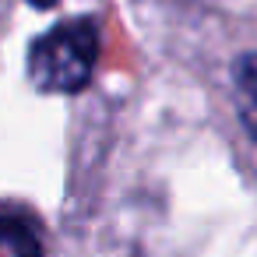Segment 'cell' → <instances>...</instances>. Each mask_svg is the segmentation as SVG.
Listing matches in <instances>:
<instances>
[{"label": "cell", "mask_w": 257, "mask_h": 257, "mask_svg": "<svg viewBox=\"0 0 257 257\" xmlns=\"http://www.w3.org/2000/svg\"><path fill=\"white\" fill-rule=\"evenodd\" d=\"M99 60V25L92 18H71L46 36H39L29 50L25 71L39 92H81L92 81Z\"/></svg>", "instance_id": "obj_1"}, {"label": "cell", "mask_w": 257, "mask_h": 257, "mask_svg": "<svg viewBox=\"0 0 257 257\" xmlns=\"http://www.w3.org/2000/svg\"><path fill=\"white\" fill-rule=\"evenodd\" d=\"M0 257H43V239L32 218L0 211Z\"/></svg>", "instance_id": "obj_2"}, {"label": "cell", "mask_w": 257, "mask_h": 257, "mask_svg": "<svg viewBox=\"0 0 257 257\" xmlns=\"http://www.w3.org/2000/svg\"><path fill=\"white\" fill-rule=\"evenodd\" d=\"M232 78H236V92L246 109V127L257 138V53H243L232 67Z\"/></svg>", "instance_id": "obj_3"}, {"label": "cell", "mask_w": 257, "mask_h": 257, "mask_svg": "<svg viewBox=\"0 0 257 257\" xmlns=\"http://www.w3.org/2000/svg\"><path fill=\"white\" fill-rule=\"evenodd\" d=\"M29 4H32V8H39V11H43V8H53V4H60V0H29Z\"/></svg>", "instance_id": "obj_4"}]
</instances>
